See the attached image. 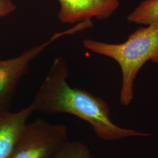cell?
I'll return each instance as SVG.
<instances>
[{"label": "cell", "mask_w": 158, "mask_h": 158, "mask_svg": "<svg viewBox=\"0 0 158 158\" xmlns=\"http://www.w3.org/2000/svg\"><path fill=\"white\" fill-rule=\"evenodd\" d=\"M68 63L55 58L32 102L35 111L47 114L68 113L87 122L96 135L104 141H117L131 136L148 137L147 132L119 127L111 118L107 103L87 91L70 87Z\"/></svg>", "instance_id": "obj_1"}, {"label": "cell", "mask_w": 158, "mask_h": 158, "mask_svg": "<svg viewBox=\"0 0 158 158\" xmlns=\"http://www.w3.org/2000/svg\"><path fill=\"white\" fill-rule=\"evenodd\" d=\"M141 27L131 34L122 44H111L85 39V49L95 53L109 57L118 63L123 74L119 101L129 106L134 97L136 75L148 60L158 63V20Z\"/></svg>", "instance_id": "obj_2"}, {"label": "cell", "mask_w": 158, "mask_h": 158, "mask_svg": "<svg viewBox=\"0 0 158 158\" xmlns=\"http://www.w3.org/2000/svg\"><path fill=\"white\" fill-rule=\"evenodd\" d=\"M68 128L43 119L26 124L11 158H49L69 141Z\"/></svg>", "instance_id": "obj_3"}, {"label": "cell", "mask_w": 158, "mask_h": 158, "mask_svg": "<svg viewBox=\"0 0 158 158\" xmlns=\"http://www.w3.org/2000/svg\"><path fill=\"white\" fill-rule=\"evenodd\" d=\"M80 31V27L76 25L55 33L45 42L25 50L19 56L0 60V113L9 111L19 81L28 73L30 63L56 40L63 36L72 35Z\"/></svg>", "instance_id": "obj_4"}, {"label": "cell", "mask_w": 158, "mask_h": 158, "mask_svg": "<svg viewBox=\"0 0 158 158\" xmlns=\"http://www.w3.org/2000/svg\"><path fill=\"white\" fill-rule=\"evenodd\" d=\"M60 8L58 19L63 23L73 24L94 18L104 20L111 17L119 6V0H58Z\"/></svg>", "instance_id": "obj_5"}, {"label": "cell", "mask_w": 158, "mask_h": 158, "mask_svg": "<svg viewBox=\"0 0 158 158\" xmlns=\"http://www.w3.org/2000/svg\"><path fill=\"white\" fill-rule=\"evenodd\" d=\"M35 111L30 104L17 113H0V158H11L23 128Z\"/></svg>", "instance_id": "obj_6"}, {"label": "cell", "mask_w": 158, "mask_h": 158, "mask_svg": "<svg viewBox=\"0 0 158 158\" xmlns=\"http://www.w3.org/2000/svg\"><path fill=\"white\" fill-rule=\"evenodd\" d=\"M130 23L148 25L158 20V0H144L127 17Z\"/></svg>", "instance_id": "obj_7"}, {"label": "cell", "mask_w": 158, "mask_h": 158, "mask_svg": "<svg viewBox=\"0 0 158 158\" xmlns=\"http://www.w3.org/2000/svg\"><path fill=\"white\" fill-rule=\"evenodd\" d=\"M49 158H94L89 148L80 142H67Z\"/></svg>", "instance_id": "obj_8"}, {"label": "cell", "mask_w": 158, "mask_h": 158, "mask_svg": "<svg viewBox=\"0 0 158 158\" xmlns=\"http://www.w3.org/2000/svg\"><path fill=\"white\" fill-rule=\"evenodd\" d=\"M17 8L12 0H0V18L9 15Z\"/></svg>", "instance_id": "obj_9"}]
</instances>
